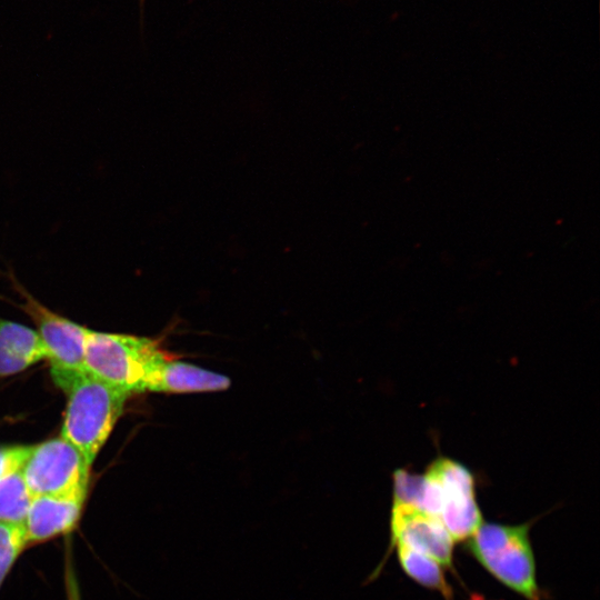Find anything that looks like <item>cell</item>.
<instances>
[{"label": "cell", "instance_id": "6da1fadb", "mask_svg": "<svg viewBox=\"0 0 600 600\" xmlns=\"http://www.w3.org/2000/svg\"><path fill=\"white\" fill-rule=\"evenodd\" d=\"M474 481L463 466L437 459L423 476L400 472L394 500L438 517L454 541L469 539L482 524Z\"/></svg>", "mask_w": 600, "mask_h": 600}, {"label": "cell", "instance_id": "7a4b0ae2", "mask_svg": "<svg viewBox=\"0 0 600 600\" xmlns=\"http://www.w3.org/2000/svg\"><path fill=\"white\" fill-rule=\"evenodd\" d=\"M164 360L166 354L149 338L88 331L86 371L127 396L148 390Z\"/></svg>", "mask_w": 600, "mask_h": 600}, {"label": "cell", "instance_id": "3957f363", "mask_svg": "<svg viewBox=\"0 0 600 600\" xmlns=\"http://www.w3.org/2000/svg\"><path fill=\"white\" fill-rule=\"evenodd\" d=\"M64 391L68 401L61 437L92 464L128 396L88 372L78 376Z\"/></svg>", "mask_w": 600, "mask_h": 600}, {"label": "cell", "instance_id": "277c9868", "mask_svg": "<svg viewBox=\"0 0 600 600\" xmlns=\"http://www.w3.org/2000/svg\"><path fill=\"white\" fill-rule=\"evenodd\" d=\"M474 558L500 582L529 600H539L529 524L483 523L469 538Z\"/></svg>", "mask_w": 600, "mask_h": 600}, {"label": "cell", "instance_id": "5b68a950", "mask_svg": "<svg viewBox=\"0 0 600 600\" xmlns=\"http://www.w3.org/2000/svg\"><path fill=\"white\" fill-rule=\"evenodd\" d=\"M90 467L60 436L33 446L21 472L32 497H86Z\"/></svg>", "mask_w": 600, "mask_h": 600}, {"label": "cell", "instance_id": "8992f818", "mask_svg": "<svg viewBox=\"0 0 600 600\" xmlns=\"http://www.w3.org/2000/svg\"><path fill=\"white\" fill-rule=\"evenodd\" d=\"M23 309L38 327L54 382L64 390L78 376L87 372L84 351L89 329L52 312L30 296H26Z\"/></svg>", "mask_w": 600, "mask_h": 600}, {"label": "cell", "instance_id": "52a82bcc", "mask_svg": "<svg viewBox=\"0 0 600 600\" xmlns=\"http://www.w3.org/2000/svg\"><path fill=\"white\" fill-rule=\"evenodd\" d=\"M390 524L391 546L404 544L447 568L452 567L454 540L438 517L393 502Z\"/></svg>", "mask_w": 600, "mask_h": 600}, {"label": "cell", "instance_id": "ba28073f", "mask_svg": "<svg viewBox=\"0 0 600 600\" xmlns=\"http://www.w3.org/2000/svg\"><path fill=\"white\" fill-rule=\"evenodd\" d=\"M86 497H32L24 520L30 543H39L67 534L77 526Z\"/></svg>", "mask_w": 600, "mask_h": 600}, {"label": "cell", "instance_id": "9c48e42d", "mask_svg": "<svg viewBox=\"0 0 600 600\" xmlns=\"http://www.w3.org/2000/svg\"><path fill=\"white\" fill-rule=\"evenodd\" d=\"M47 358V349L37 331L0 319V376L20 372Z\"/></svg>", "mask_w": 600, "mask_h": 600}, {"label": "cell", "instance_id": "30bf717a", "mask_svg": "<svg viewBox=\"0 0 600 600\" xmlns=\"http://www.w3.org/2000/svg\"><path fill=\"white\" fill-rule=\"evenodd\" d=\"M230 387V379L182 361L164 360L153 376L148 390L156 392L217 391Z\"/></svg>", "mask_w": 600, "mask_h": 600}, {"label": "cell", "instance_id": "8fae6325", "mask_svg": "<svg viewBox=\"0 0 600 600\" xmlns=\"http://www.w3.org/2000/svg\"><path fill=\"white\" fill-rule=\"evenodd\" d=\"M394 546L399 562L408 576L427 588L440 591L446 599H451L452 590L444 579L439 562L404 544Z\"/></svg>", "mask_w": 600, "mask_h": 600}, {"label": "cell", "instance_id": "7c38bea8", "mask_svg": "<svg viewBox=\"0 0 600 600\" xmlns=\"http://www.w3.org/2000/svg\"><path fill=\"white\" fill-rule=\"evenodd\" d=\"M31 500L21 470L0 480V522L24 523Z\"/></svg>", "mask_w": 600, "mask_h": 600}, {"label": "cell", "instance_id": "4fadbf2b", "mask_svg": "<svg viewBox=\"0 0 600 600\" xmlns=\"http://www.w3.org/2000/svg\"><path fill=\"white\" fill-rule=\"evenodd\" d=\"M28 544L23 523L0 522V589Z\"/></svg>", "mask_w": 600, "mask_h": 600}, {"label": "cell", "instance_id": "5bb4252c", "mask_svg": "<svg viewBox=\"0 0 600 600\" xmlns=\"http://www.w3.org/2000/svg\"><path fill=\"white\" fill-rule=\"evenodd\" d=\"M32 449L33 446L0 447V480L21 470Z\"/></svg>", "mask_w": 600, "mask_h": 600}, {"label": "cell", "instance_id": "9a60e30c", "mask_svg": "<svg viewBox=\"0 0 600 600\" xmlns=\"http://www.w3.org/2000/svg\"><path fill=\"white\" fill-rule=\"evenodd\" d=\"M69 573V577H68V600H80L79 598V590H78V586H77V581L74 580L73 576H71L70 572Z\"/></svg>", "mask_w": 600, "mask_h": 600}, {"label": "cell", "instance_id": "2e32d148", "mask_svg": "<svg viewBox=\"0 0 600 600\" xmlns=\"http://www.w3.org/2000/svg\"><path fill=\"white\" fill-rule=\"evenodd\" d=\"M141 4H142V0H141Z\"/></svg>", "mask_w": 600, "mask_h": 600}]
</instances>
